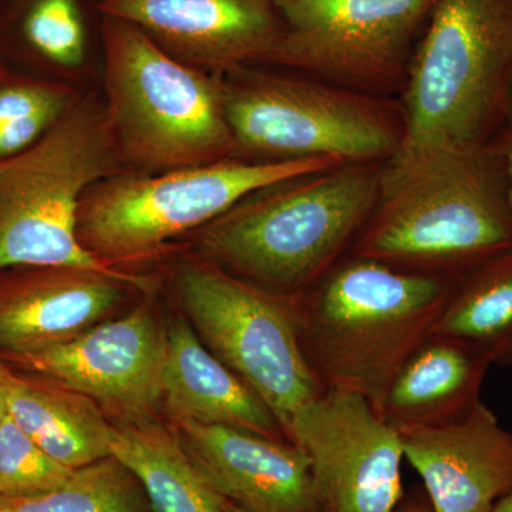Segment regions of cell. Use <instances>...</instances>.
<instances>
[{
  "label": "cell",
  "instance_id": "cell-2",
  "mask_svg": "<svg viewBox=\"0 0 512 512\" xmlns=\"http://www.w3.org/2000/svg\"><path fill=\"white\" fill-rule=\"evenodd\" d=\"M383 165L340 164L259 188L195 232L197 256L296 301L349 254L379 201Z\"/></svg>",
  "mask_w": 512,
  "mask_h": 512
},
{
  "label": "cell",
  "instance_id": "cell-15",
  "mask_svg": "<svg viewBox=\"0 0 512 512\" xmlns=\"http://www.w3.org/2000/svg\"><path fill=\"white\" fill-rule=\"evenodd\" d=\"M396 430L434 512H491L512 490V433L483 402L456 423Z\"/></svg>",
  "mask_w": 512,
  "mask_h": 512
},
{
  "label": "cell",
  "instance_id": "cell-14",
  "mask_svg": "<svg viewBox=\"0 0 512 512\" xmlns=\"http://www.w3.org/2000/svg\"><path fill=\"white\" fill-rule=\"evenodd\" d=\"M26 268L0 282V349L15 359L63 345L99 325L127 286L151 288L150 279L121 271Z\"/></svg>",
  "mask_w": 512,
  "mask_h": 512
},
{
  "label": "cell",
  "instance_id": "cell-12",
  "mask_svg": "<svg viewBox=\"0 0 512 512\" xmlns=\"http://www.w3.org/2000/svg\"><path fill=\"white\" fill-rule=\"evenodd\" d=\"M167 330L141 305L63 345L18 362L127 420L150 419L163 402Z\"/></svg>",
  "mask_w": 512,
  "mask_h": 512
},
{
  "label": "cell",
  "instance_id": "cell-26",
  "mask_svg": "<svg viewBox=\"0 0 512 512\" xmlns=\"http://www.w3.org/2000/svg\"><path fill=\"white\" fill-rule=\"evenodd\" d=\"M491 146L497 151L505 175V183H507L508 201L512 211V128H503L494 138Z\"/></svg>",
  "mask_w": 512,
  "mask_h": 512
},
{
  "label": "cell",
  "instance_id": "cell-8",
  "mask_svg": "<svg viewBox=\"0 0 512 512\" xmlns=\"http://www.w3.org/2000/svg\"><path fill=\"white\" fill-rule=\"evenodd\" d=\"M340 164L329 158L258 163L231 157L164 173L121 171L84 192L77 238L101 264L114 268L197 232L259 188Z\"/></svg>",
  "mask_w": 512,
  "mask_h": 512
},
{
  "label": "cell",
  "instance_id": "cell-25",
  "mask_svg": "<svg viewBox=\"0 0 512 512\" xmlns=\"http://www.w3.org/2000/svg\"><path fill=\"white\" fill-rule=\"evenodd\" d=\"M64 113L43 111V113L32 114V116L2 124L0 126V160L28 150L55 126Z\"/></svg>",
  "mask_w": 512,
  "mask_h": 512
},
{
  "label": "cell",
  "instance_id": "cell-5",
  "mask_svg": "<svg viewBox=\"0 0 512 512\" xmlns=\"http://www.w3.org/2000/svg\"><path fill=\"white\" fill-rule=\"evenodd\" d=\"M511 77L512 0H437L399 96L406 136L389 161L490 146Z\"/></svg>",
  "mask_w": 512,
  "mask_h": 512
},
{
  "label": "cell",
  "instance_id": "cell-21",
  "mask_svg": "<svg viewBox=\"0 0 512 512\" xmlns=\"http://www.w3.org/2000/svg\"><path fill=\"white\" fill-rule=\"evenodd\" d=\"M434 333L467 340L493 366L512 367V248L461 279Z\"/></svg>",
  "mask_w": 512,
  "mask_h": 512
},
{
  "label": "cell",
  "instance_id": "cell-11",
  "mask_svg": "<svg viewBox=\"0 0 512 512\" xmlns=\"http://www.w3.org/2000/svg\"><path fill=\"white\" fill-rule=\"evenodd\" d=\"M288 437L311 461L320 512H396L402 504L399 433L360 394L323 390L293 416Z\"/></svg>",
  "mask_w": 512,
  "mask_h": 512
},
{
  "label": "cell",
  "instance_id": "cell-6",
  "mask_svg": "<svg viewBox=\"0 0 512 512\" xmlns=\"http://www.w3.org/2000/svg\"><path fill=\"white\" fill-rule=\"evenodd\" d=\"M222 83L235 157L258 163H387L403 146L406 121L399 99L259 64L222 74Z\"/></svg>",
  "mask_w": 512,
  "mask_h": 512
},
{
  "label": "cell",
  "instance_id": "cell-22",
  "mask_svg": "<svg viewBox=\"0 0 512 512\" xmlns=\"http://www.w3.org/2000/svg\"><path fill=\"white\" fill-rule=\"evenodd\" d=\"M0 29L57 69H82L89 57L90 30L82 0H10Z\"/></svg>",
  "mask_w": 512,
  "mask_h": 512
},
{
  "label": "cell",
  "instance_id": "cell-31",
  "mask_svg": "<svg viewBox=\"0 0 512 512\" xmlns=\"http://www.w3.org/2000/svg\"><path fill=\"white\" fill-rule=\"evenodd\" d=\"M6 416H8V409H6L5 397H3L2 390H0V424L3 423Z\"/></svg>",
  "mask_w": 512,
  "mask_h": 512
},
{
  "label": "cell",
  "instance_id": "cell-17",
  "mask_svg": "<svg viewBox=\"0 0 512 512\" xmlns=\"http://www.w3.org/2000/svg\"><path fill=\"white\" fill-rule=\"evenodd\" d=\"M163 402L175 421L222 424L288 440L264 400L204 348L183 318L171 320L167 328Z\"/></svg>",
  "mask_w": 512,
  "mask_h": 512
},
{
  "label": "cell",
  "instance_id": "cell-28",
  "mask_svg": "<svg viewBox=\"0 0 512 512\" xmlns=\"http://www.w3.org/2000/svg\"><path fill=\"white\" fill-rule=\"evenodd\" d=\"M491 512H512V490L495 504Z\"/></svg>",
  "mask_w": 512,
  "mask_h": 512
},
{
  "label": "cell",
  "instance_id": "cell-18",
  "mask_svg": "<svg viewBox=\"0 0 512 512\" xmlns=\"http://www.w3.org/2000/svg\"><path fill=\"white\" fill-rule=\"evenodd\" d=\"M491 366L473 343L433 333L394 376L382 416L394 429L439 427L466 419L481 403Z\"/></svg>",
  "mask_w": 512,
  "mask_h": 512
},
{
  "label": "cell",
  "instance_id": "cell-24",
  "mask_svg": "<svg viewBox=\"0 0 512 512\" xmlns=\"http://www.w3.org/2000/svg\"><path fill=\"white\" fill-rule=\"evenodd\" d=\"M73 468L50 457L9 414L0 424V495H33L60 487Z\"/></svg>",
  "mask_w": 512,
  "mask_h": 512
},
{
  "label": "cell",
  "instance_id": "cell-9",
  "mask_svg": "<svg viewBox=\"0 0 512 512\" xmlns=\"http://www.w3.org/2000/svg\"><path fill=\"white\" fill-rule=\"evenodd\" d=\"M175 289L208 350L264 400L288 437L296 412L323 392L299 345L295 301L200 256L177 269Z\"/></svg>",
  "mask_w": 512,
  "mask_h": 512
},
{
  "label": "cell",
  "instance_id": "cell-3",
  "mask_svg": "<svg viewBox=\"0 0 512 512\" xmlns=\"http://www.w3.org/2000/svg\"><path fill=\"white\" fill-rule=\"evenodd\" d=\"M461 279L346 255L295 301L299 345L322 389L360 394L382 414L394 376L436 332Z\"/></svg>",
  "mask_w": 512,
  "mask_h": 512
},
{
  "label": "cell",
  "instance_id": "cell-20",
  "mask_svg": "<svg viewBox=\"0 0 512 512\" xmlns=\"http://www.w3.org/2000/svg\"><path fill=\"white\" fill-rule=\"evenodd\" d=\"M111 456L133 473L154 512H225L227 500L202 476L177 431L150 419L113 426Z\"/></svg>",
  "mask_w": 512,
  "mask_h": 512
},
{
  "label": "cell",
  "instance_id": "cell-13",
  "mask_svg": "<svg viewBox=\"0 0 512 512\" xmlns=\"http://www.w3.org/2000/svg\"><path fill=\"white\" fill-rule=\"evenodd\" d=\"M168 55L212 74L261 64L284 32L272 0H97Z\"/></svg>",
  "mask_w": 512,
  "mask_h": 512
},
{
  "label": "cell",
  "instance_id": "cell-23",
  "mask_svg": "<svg viewBox=\"0 0 512 512\" xmlns=\"http://www.w3.org/2000/svg\"><path fill=\"white\" fill-rule=\"evenodd\" d=\"M141 484L110 456L76 468L60 487L33 495H0V512H150Z\"/></svg>",
  "mask_w": 512,
  "mask_h": 512
},
{
  "label": "cell",
  "instance_id": "cell-16",
  "mask_svg": "<svg viewBox=\"0 0 512 512\" xmlns=\"http://www.w3.org/2000/svg\"><path fill=\"white\" fill-rule=\"evenodd\" d=\"M177 434L225 500L258 512H320L311 461L292 441L188 420L177 421Z\"/></svg>",
  "mask_w": 512,
  "mask_h": 512
},
{
  "label": "cell",
  "instance_id": "cell-29",
  "mask_svg": "<svg viewBox=\"0 0 512 512\" xmlns=\"http://www.w3.org/2000/svg\"><path fill=\"white\" fill-rule=\"evenodd\" d=\"M504 128H512V77L510 90H508L507 110H505Z\"/></svg>",
  "mask_w": 512,
  "mask_h": 512
},
{
  "label": "cell",
  "instance_id": "cell-1",
  "mask_svg": "<svg viewBox=\"0 0 512 512\" xmlns=\"http://www.w3.org/2000/svg\"><path fill=\"white\" fill-rule=\"evenodd\" d=\"M510 248L507 183L490 144L384 163L379 201L348 255L461 279Z\"/></svg>",
  "mask_w": 512,
  "mask_h": 512
},
{
  "label": "cell",
  "instance_id": "cell-10",
  "mask_svg": "<svg viewBox=\"0 0 512 512\" xmlns=\"http://www.w3.org/2000/svg\"><path fill=\"white\" fill-rule=\"evenodd\" d=\"M284 32L261 64L399 99L437 0H272Z\"/></svg>",
  "mask_w": 512,
  "mask_h": 512
},
{
  "label": "cell",
  "instance_id": "cell-4",
  "mask_svg": "<svg viewBox=\"0 0 512 512\" xmlns=\"http://www.w3.org/2000/svg\"><path fill=\"white\" fill-rule=\"evenodd\" d=\"M103 103L126 171L156 174L235 157L220 74L168 55L137 26L100 13Z\"/></svg>",
  "mask_w": 512,
  "mask_h": 512
},
{
  "label": "cell",
  "instance_id": "cell-19",
  "mask_svg": "<svg viewBox=\"0 0 512 512\" xmlns=\"http://www.w3.org/2000/svg\"><path fill=\"white\" fill-rule=\"evenodd\" d=\"M0 390L10 419L63 466L76 470L111 456L114 427L93 400L28 382L2 366Z\"/></svg>",
  "mask_w": 512,
  "mask_h": 512
},
{
  "label": "cell",
  "instance_id": "cell-30",
  "mask_svg": "<svg viewBox=\"0 0 512 512\" xmlns=\"http://www.w3.org/2000/svg\"><path fill=\"white\" fill-rule=\"evenodd\" d=\"M225 512H258V511L249 510V508L241 507V505L231 503V501H227V504H225Z\"/></svg>",
  "mask_w": 512,
  "mask_h": 512
},
{
  "label": "cell",
  "instance_id": "cell-7",
  "mask_svg": "<svg viewBox=\"0 0 512 512\" xmlns=\"http://www.w3.org/2000/svg\"><path fill=\"white\" fill-rule=\"evenodd\" d=\"M126 171L103 104L74 101L28 150L0 160V272L19 266H70L111 272L77 238L84 192Z\"/></svg>",
  "mask_w": 512,
  "mask_h": 512
},
{
  "label": "cell",
  "instance_id": "cell-27",
  "mask_svg": "<svg viewBox=\"0 0 512 512\" xmlns=\"http://www.w3.org/2000/svg\"><path fill=\"white\" fill-rule=\"evenodd\" d=\"M396 512H434L431 508L429 498L427 501L423 500H412L406 504H400Z\"/></svg>",
  "mask_w": 512,
  "mask_h": 512
}]
</instances>
